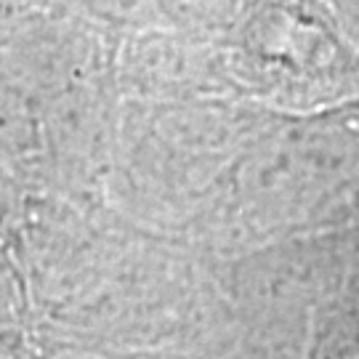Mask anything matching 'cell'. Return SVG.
<instances>
[{
  "instance_id": "6da1fadb",
  "label": "cell",
  "mask_w": 359,
  "mask_h": 359,
  "mask_svg": "<svg viewBox=\"0 0 359 359\" xmlns=\"http://www.w3.org/2000/svg\"><path fill=\"white\" fill-rule=\"evenodd\" d=\"M3 266H0V287H3ZM0 320H6V309H3V290H0Z\"/></svg>"
}]
</instances>
